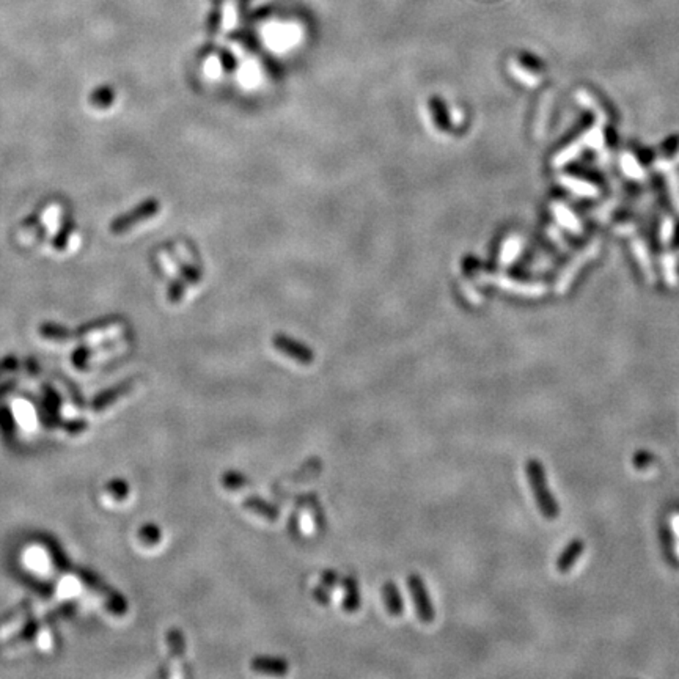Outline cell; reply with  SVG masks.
Returning a JSON list of instances; mask_svg holds the SVG:
<instances>
[{
    "instance_id": "1",
    "label": "cell",
    "mask_w": 679,
    "mask_h": 679,
    "mask_svg": "<svg viewBox=\"0 0 679 679\" xmlns=\"http://www.w3.org/2000/svg\"><path fill=\"white\" fill-rule=\"evenodd\" d=\"M409 595L412 597L415 612L423 624H431L436 619V610L431 596L426 590L425 582L419 574H411L407 578Z\"/></svg>"
},
{
    "instance_id": "2",
    "label": "cell",
    "mask_w": 679,
    "mask_h": 679,
    "mask_svg": "<svg viewBox=\"0 0 679 679\" xmlns=\"http://www.w3.org/2000/svg\"><path fill=\"white\" fill-rule=\"evenodd\" d=\"M272 346L275 351H279L282 355L288 357V359L294 360L301 365H311L315 362V351L305 343L297 341L296 338L289 337L285 333H275L272 337Z\"/></svg>"
},
{
    "instance_id": "3",
    "label": "cell",
    "mask_w": 679,
    "mask_h": 679,
    "mask_svg": "<svg viewBox=\"0 0 679 679\" xmlns=\"http://www.w3.org/2000/svg\"><path fill=\"white\" fill-rule=\"evenodd\" d=\"M527 473L533 487V492H535L536 500L539 503V508L543 509V513L547 517H555L558 511H557V507H555V502L551 499L549 492H547L541 465H539L536 461H530L527 464Z\"/></svg>"
},
{
    "instance_id": "4",
    "label": "cell",
    "mask_w": 679,
    "mask_h": 679,
    "mask_svg": "<svg viewBox=\"0 0 679 679\" xmlns=\"http://www.w3.org/2000/svg\"><path fill=\"white\" fill-rule=\"evenodd\" d=\"M250 668L255 673L267 676H285L288 673L289 666L283 657L257 656L250 661Z\"/></svg>"
},
{
    "instance_id": "5",
    "label": "cell",
    "mask_w": 679,
    "mask_h": 679,
    "mask_svg": "<svg viewBox=\"0 0 679 679\" xmlns=\"http://www.w3.org/2000/svg\"><path fill=\"white\" fill-rule=\"evenodd\" d=\"M241 505H243L245 511H249V513L258 516L267 522H277L280 519V509L277 508L274 503L261 499L258 495H249V497L243 500Z\"/></svg>"
},
{
    "instance_id": "6",
    "label": "cell",
    "mask_w": 679,
    "mask_h": 679,
    "mask_svg": "<svg viewBox=\"0 0 679 679\" xmlns=\"http://www.w3.org/2000/svg\"><path fill=\"white\" fill-rule=\"evenodd\" d=\"M382 601L385 610L392 617H399L404 612V601L399 595V590L393 582H385L382 585Z\"/></svg>"
},
{
    "instance_id": "7",
    "label": "cell",
    "mask_w": 679,
    "mask_h": 679,
    "mask_svg": "<svg viewBox=\"0 0 679 679\" xmlns=\"http://www.w3.org/2000/svg\"><path fill=\"white\" fill-rule=\"evenodd\" d=\"M429 109H431V115H433L436 128L442 131V133H447V131H450L451 129V121H450V115H448L447 106H445L443 99H441L439 96H433L429 99Z\"/></svg>"
},
{
    "instance_id": "8",
    "label": "cell",
    "mask_w": 679,
    "mask_h": 679,
    "mask_svg": "<svg viewBox=\"0 0 679 679\" xmlns=\"http://www.w3.org/2000/svg\"><path fill=\"white\" fill-rule=\"evenodd\" d=\"M345 587V597H343V609L348 613H354L360 609V593L359 585L354 578H346L343 580Z\"/></svg>"
},
{
    "instance_id": "9",
    "label": "cell",
    "mask_w": 679,
    "mask_h": 679,
    "mask_svg": "<svg viewBox=\"0 0 679 679\" xmlns=\"http://www.w3.org/2000/svg\"><path fill=\"white\" fill-rule=\"evenodd\" d=\"M221 483L225 489H228V491L236 492V491H239V489H243V487L249 485V478H247L243 472L228 470L222 475Z\"/></svg>"
},
{
    "instance_id": "10",
    "label": "cell",
    "mask_w": 679,
    "mask_h": 679,
    "mask_svg": "<svg viewBox=\"0 0 679 679\" xmlns=\"http://www.w3.org/2000/svg\"><path fill=\"white\" fill-rule=\"evenodd\" d=\"M582 543L580 541H575L573 543L571 546L568 547L566 552L563 557L560 558L558 561V569L561 573H565V571H569V569L573 568V565L575 563V560H578L580 557V553H582Z\"/></svg>"
},
{
    "instance_id": "11",
    "label": "cell",
    "mask_w": 679,
    "mask_h": 679,
    "mask_svg": "<svg viewBox=\"0 0 679 679\" xmlns=\"http://www.w3.org/2000/svg\"><path fill=\"white\" fill-rule=\"evenodd\" d=\"M338 583V575L335 571H326L321 575V587L326 590H332Z\"/></svg>"
},
{
    "instance_id": "12",
    "label": "cell",
    "mask_w": 679,
    "mask_h": 679,
    "mask_svg": "<svg viewBox=\"0 0 679 679\" xmlns=\"http://www.w3.org/2000/svg\"><path fill=\"white\" fill-rule=\"evenodd\" d=\"M313 597H315L321 605H327L329 601H331V597H329V590H326L324 587L316 588L315 593H313Z\"/></svg>"
},
{
    "instance_id": "13",
    "label": "cell",
    "mask_w": 679,
    "mask_h": 679,
    "mask_svg": "<svg viewBox=\"0 0 679 679\" xmlns=\"http://www.w3.org/2000/svg\"><path fill=\"white\" fill-rule=\"evenodd\" d=\"M673 527H675L676 533H678V535H679V516H676L675 519H673Z\"/></svg>"
}]
</instances>
